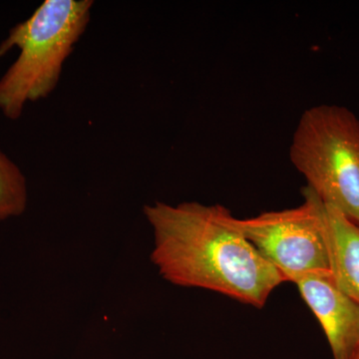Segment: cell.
Masks as SVG:
<instances>
[{"label":"cell","instance_id":"cell-2","mask_svg":"<svg viewBox=\"0 0 359 359\" xmlns=\"http://www.w3.org/2000/svg\"><path fill=\"white\" fill-rule=\"evenodd\" d=\"M92 0H45L27 20L9 30L0 58L14 47L20 55L0 78V112L20 119L28 103L47 98L57 87L65 61L86 32Z\"/></svg>","mask_w":359,"mask_h":359},{"label":"cell","instance_id":"cell-6","mask_svg":"<svg viewBox=\"0 0 359 359\" xmlns=\"http://www.w3.org/2000/svg\"><path fill=\"white\" fill-rule=\"evenodd\" d=\"M325 236L335 285L359 302V224L325 204Z\"/></svg>","mask_w":359,"mask_h":359},{"label":"cell","instance_id":"cell-3","mask_svg":"<svg viewBox=\"0 0 359 359\" xmlns=\"http://www.w3.org/2000/svg\"><path fill=\"white\" fill-rule=\"evenodd\" d=\"M290 159L323 204L359 224V119L353 111L335 104L304 111Z\"/></svg>","mask_w":359,"mask_h":359},{"label":"cell","instance_id":"cell-1","mask_svg":"<svg viewBox=\"0 0 359 359\" xmlns=\"http://www.w3.org/2000/svg\"><path fill=\"white\" fill-rule=\"evenodd\" d=\"M143 212L154 233L151 261L167 282L211 290L257 309L287 283L224 205L155 202L144 205Z\"/></svg>","mask_w":359,"mask_h":359},{"label":"cell","instance_id":"cell-5","mask_svg":"<svg viewBox=\"0 0 359 359\" xmlns=\"http://www.w3.org/2000/svg\"><path fill=\"white\" fill-rule=\"evenodd\" d=\"M320 321L334 359H359V302L335 285L330 273H313L294 283Z\"/></svg>","mask_w":359,"mask_h":359},{"label":"cell","instance_id":"cell-4","mask_svg":"<svg viewBox=\"0 0 359 359\" xmlns=\"http://www.w3.org/2000/svg\"><path fill=\"white\" fill-rule=\"evenodd\" d=\"M297 207L238 219L243 235L294 283L313 273H330L325 236V204L309 189Z\"/></svg>","mask_w":359,"mask_h":359},{"label":"cell","instance_id":"cell-7","mask_svg":"<svg viewBox=\"0 0 359 359\" xmlns=\"http://www.w3.org/2000/svg\"><path fill=\"white\" fill-rule=\"evenodd\" d=\"M27 202L25 174L0 150V222L21 216L27 208Z\"/></svg>","mask_w":359,"mask_h":359}]
</instances>
